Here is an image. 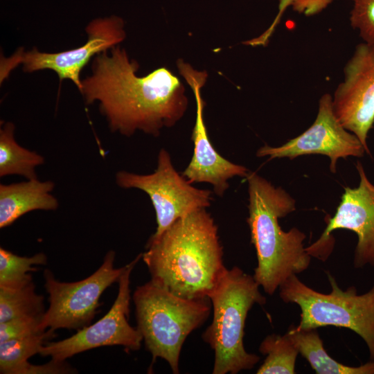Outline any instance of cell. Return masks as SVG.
I'll use <instances>...</instances> for the list:
<instances>
[{
  "instance_id": "obj_22",
  "label": "cell",
  "mask_w": 374,
  "mask_h": 374,
  "mask_svg": "<svg viewBox=\"0 0 374 374\" xmlns=\"http://www.w3.org/2000/svg\"><path fill=\"white\" fill-rule=\"evenodd\" d=\"M350 22L363 42L374 44V0H352Z\"/></svg>"
},
{
  "instance_id": "obj_21",
  "label": "cell",
  "mask_w": 374,
  "mask_h": 374,
  "mask_svg": "<svg viewBox=\"0 0 374 374\" xmlns=\"http://www.w3.org/2000/svg\"><path fill=\"white\" fill-rule=\"evenodd\" d=\"M47 257L38 253L31 257L19 256L0 248V287H14L32 280L30 271H37L35 266L46 265Z\"/></svg>"
},
{
  "instance_id": "obj_8",
  "label": "cell",
  "mask_w": 374,
  "mask_h": 374,
  "mask_svg": "<svg viewBox=\"0 0 374 374\" xmlns=\"http://www.w3.org/2000/svg\"><path fill=\"white\" fill-rule=\"evenodd\" d=\"M116 182L121 188L139 189L149 196L157 224L152 237L160 235L191 212L207 208L213 199L211 190L195 188L175 169L165 149L160 150L157 166L152 173L139 175L121 170L116 175Z\"/></svg>"
},
{
  "instance_id": "obj_9",
  "label": "cell",
  "mask_w": 374,
  "mask_h": 374,
  "mask_svg": "<svg viewBox=\"0 0 374 374\" xmlns=\"http://www.w3.org/2000/svg\"><path fill=\"white\" fill-rule=\"evenodd\" d=\"M137 256L121 276L117 296L109 310L91 325L78 330L66 339L46 343L39 355L56 361H65L78 353L102 346H122L130 350L141 348L143 337L137 328L128 323L130 305V275L141 258Z\"/></svg>"
},
{
  "instance_id": "obj_5",
  "label": "cell",
  "mask_w": 374,
  "mask_h": 374,
  "mask_svg": "<svg viewBox=\"0 0 374 374\" xmlns=\"http://www.w3.org/2000/svg\"><path fill=\"white\" fill-rule=\"evenodd\" d=\"M132 299L136 328L152 356V365L159 357L168 362L174 374L179 373L183 344L207 320L211 300L178 296L151 280L136 288Z\"/></svg>"
},
{
  "instance_id": "obj_6",
  "label": "cell",
  "mask_w": 374,
  "mask_h": 374,
  "mask_svg": "<svg viewBox=\"0 0 374 374\" xmlns=\"http://www.w3.org/2000/svg\"><path fill=\"white\" fill-rule=\"evenodd\" d=\"M331 292H319L292 274L279 287L285 303L296 304L301 310L298 329L325 326L346 328L357 333L366 344L370 360L374 362V285L367 292L357 294L355 287L345 291L328 273Z\"/></svg>"
},
{
  "instance_id": "obj_4",
  "label": "cell",
  "mask_w": 374,
  "mask_h": 374,
  "mask_svg": "<svg viewBox=\"0 0 374 374\" xmlns=\"http://www.w3.org/2000/svg\"><path fill=\"white\" fill-rule=\"evenodd\" d=\"M259 287L253 276L235 266L226 269L209 294L213 319L202 338L214 351L213 374L251 370L260 359L245 350L243 341L248 312L255 304L266 303Z\"/></svg>"
},
{
  "instance_id": "obj_10",
  "label": "cell",
  "mask_w": 374,
  "mask_h": 374,
  "mask_svg": "<svg viewBox=\"0 0 374 374\" xmlns=\"http://www.w3.org/2000/svg\"><path fill=\"white\" fill-rule=\"evenodd\" d=\"M88 39L81 46L58 53L39 52L36 48L22 52L19 49L8 59H3L1 66V80L18 64H23L26 72L50 69L60 80L69 79L79 91L82 88L81 71L92 57L107 51L125 38L124 22L116 16L96 19L86 27Z\"/></svg>"
},
{
  "instance_id": "obj_23",
  "label": "cell",
  "mask_w": 374,
  "mask_h": 374,
  "mask_svg": "<svg viewBox=\"0 0 374 374\" xmlns=\"http://www.w3.org/2000/svg\"><path fill=\"white\" fill-rule=\"evenodd\" d=\"M43 315L21 317L0 323V343L44 331L41 328Z\"/></svg>"
},
{
  "instance_id": "obj_18",
  "label": "cell",
  "mask_w": 374,
  "mask_h": 374,
  "mask_svg": "<svg viewBox=\"0 0 374 374\" xmlns=\"http://www.w3.org/2000/svg\"><path fill=\"white\" fill-rule=\"evenodd\" d=\"M44 312V296L35 292L33 280L14 287H0V323Z\"/></svg>"
},
{
  "instance_id": "obj_20",
  "label": "cell",
  "mask_w": 374,
  "mask_h": 374,
  "mask_svg": "<svg viewBox=\"0 0 374 374\" xmlns=\"http://www.w3.org/2000/svg\"><path fill=\"white\" fill-rule=\"evenodd\" d=\"M259 352L266 355L257 370L258 374H294L299 351L289 337L271 334L259 346Z\"/></svg>"
},
{
  "instance_id": "obj_17",
  "label": "cell",
  "mask_w": 374,
  "mask_h": 374,
  "mask_svg": "<svg viewBox=\"0 0 374 374\" xmlns=\"http://www.w3.org/2000/svg\"><path fill=\"white\" fill-rule=\"evenodd\" d=\"M44 158L35 151L19 145L15 138V125L5 123L0 130V177L20 175L26 179L37 178L35 168Z\"/></svg>"
},
{
  "instance_id": "obj_13",
  "label": "cell",
  "mask_w": 374,
  "mask_h": 374,
  "mask_svg": "<svg viewBox=\"0 0 374 374\" xmlns=\"http://www.w3.org/2000/svg\"><path fill=\"white\" fill-rule=\"evenodd\" d=\"M177 66L180 75L192 89L196 102V118L191 136L193 155L182 175L190 184H211L214 193L222 196L229 186V179L235 176L247 177L249 170L222 157L209 139L204 119L205 103L201 93L208 78L207 72L195 69L181 59L177 60Z\"/></svg>"
},
{
  "instance_id": "obj_7",
  "label": "cell",
  "mask_w": 374,
  "mask_h": 374,
  "mask_svg": "<svg viewBox=\"0 0 374 374\" xmlns=\"http://www.w3.org/2000/svg\"><path fill=\"white\" fill-rule=\"evenodd\" d=\"M115 256L114 251H109L94 273L76 282H60L46 269L44 287L49 296V307L43 315L42 329L79 330L90 325L100 305V296L112 283L118 282L125 269V265L114 267Z\"/></svg>"
},
{
  "instance_id": "obj_11",
  "label": "cell",
  "mask_w": 374,
  "mask_h": 374,
  "mask_svg": "<svg viewBox=\"0 0 374 374\" xmlns=\"http://www.w3.org/2000/svg\"><path fill=\"white\" fill-rule=\"evenodd\" d=\"M344 80L332 96L335 116L370 154L368 134L374 123V44H359L344 69Z\"/></svg>"
},
{
  "instance_id": "obj_16",
  "label": "cell",
  "mask_w": 374,
  "mask_h": 374,
  "mask_svg": "<svg viewBox=\"0 0 374 374\" xmlns=\"http://www.w3.org/2000/svg\"><path fill=\"white\" fill-rule=\"evenodd\" d=\"M285 334L317 374H374L373 361L359 366H350L332 358L324 348L316 328L300 330L292 325Z\"/></svg>"
},
{
  "instance_id": "obj_2",
  "label": "cell",
  "mask_w": 374,
  "mask_h": 374,
  "mask_svg": "<svg viewBox=\"0 0 374 374\" xmlns=\"http://www.w3.org/2000/svg\"><path fill=\"white\" fill-rule=\"evenodd\" d=\"M141 258L152 282L184 299L208 297L227 269L217 226L206 208L151 236Z\"/></svg>"
},
{
  "instance_id": "obj_25",
  "label": "cell",
  "mask_w": 374,
  "mask_h": 374,
  "mask_svg": "<svg viewBox=\"0 0 374 374\" xmlns=\"http://www.w3.org/2000/svg\"><path fill=\"white\" fill-rule=\"evenodd\" d=\"M333 0H292L290 6L299 14L311 16L319 13Z\"/></svg>"
},
{
  "instance_id": "obj_15",
  "label": "cell",
  "mask_w": 374,
  "mask_h": 374,
  "mask_svg": "<svg viewBox=\"0 0 374 374\" xmlns=\"http://www.w3.org/2000/svg\"><path fill=\"white\" fill-rule=\"evenodd\" d=\"M52 181L36 179L0 185V228L11 225L18 218L33 211H55L59 206L51 194Z\"/></svg>"
},
{
  "instance_id": "obj_24",
  "label": "cell",
  "mask_w": 374,
  "mask_h": 374,
  "mask_svg": "<svg viewBox=\"0 0 374 374\" xmlns=\"http://www.w3.org/2000/svg\"><path fill=\"white\" fill-rule=\"evenodd\" d=\"M292 1V0H279L278 14L270 26L260 36L246 41L245 44L251 46H266L269 42L271 36L274 33L276 26L279 24L285 10L288 6H290Z\"/></svg>"
},
{
  "instance_id": "obj_14",
  "label": "cell",
  "mask_w": 374,
  "mask_h": 374,
  "mask_svg": "<svg viewBox=\"0 0 374 374\" xmlns=\"http://www.w3.org/2000/svg\"><path fill=\"white\" fill-rule=\"evenodd\" d=\"M356 168L359 176L358 186L344 188L336 213L327 220L323 233L317 242L305 249L311 256L315 253L318 256L321 248L326 247L328 240H332V231L350 230L357 235L354 267L362 268L369 265L374 268V184L369 181L359 161Z\"/></svg>"
},
{
  "instance_id": "obj_3",
  "label": "cell",
  "mask_w": 374,
  "mask_h": 374,
  "mask_svg": "<svg viewBox=\"0 0 374 374\" xmlns=\"http://www.w3.org/2000/svg\"><path fill=\"white\" fill-rule=\"evenodd\" d=\"M246 178L247 222L258 260L253 277L266 294L273 295L290 276L309 267L311 255L303 247V232L296 227L285 231L278 223L279 218L295 211V199L255 172L249 171Z\"/></svg>"
},
{
  "instance_id": "obj_1",
  "label": "cell",
  "mask_w": 374,
  "mask_h": 374,
  "mask_svg": "<svg viewBox=\"0 0 374 374\" xmlns=\"http://www.w3.org/2000/svg\"><path fill=\"white\" fill-rule=\"evenodd\" d=\"M92 74L82 80L80 91L87 104L99 103L112 132L130 136L136 130L158 136L184 116L188 107L185 89L166 67L143 77L139 64L124 48L116 46L96 55Z\"/></svg>"
},
{
  "instance_id": "obj_12",
  "label": "cell",
  "mask_w": 374,
  "mask_h": 374,
  "mask_svg": "<svg viewBox=\"0 0 374 374\" xmlns=\"http://www.w3.org/2000/svg\"><path fill=\"white\" fill-rule=\"evenodd\" d=\"M365 153L359 139L346 130L335 116L332 96L325 93L319 99L317 118L308 129L279 147L265 145L260 148L256 155L268 156L269 159H294L303 155L322 154L329 157L330 170L335 173L339 159L362 157Z\"/></svg>"
},
{
  "instance_id": "obj_19",
  "label": "cell",
  "mask_w": 374,
  "mask_h": 374,
  "mask_svg": "<svg viewBox=\"0 0 374 374\" xmlns=\"http://www.w3.org/2000/svg\"><path fill=\"white\" fill-rule=\"evenodd\" d=\"M55 337L49 329L0 343V373L17 374L29 357L39 353L42 346Z\"/></svg>"
}]
</instances>
